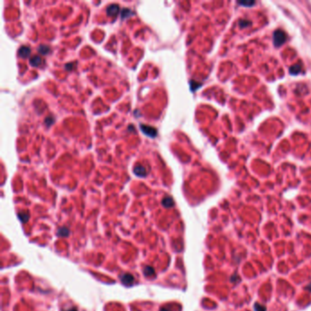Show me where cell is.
<instances>
[{
  "label": "cell",
  "mask_w": 311,
  "mask_h": 311,
  "mask_svg": "<svg viewBox=\"0 0 311 311\" xmlns=\"http://www.w3.org/2000/svg\"><path fill=\"white\" fill-rule=\"evenodd\" d=\"M141 129L142 131V133L144 134H146L147 136L149 137H151V138H154L156 135H157V130L153 127H151V126H148V125H144V124H142L141 125Z\"/></svg>",
  "instance_id": "1"
},
{
  "label": "cell",
  "mask_w": 311,
  "mask_h": 311,
  "mask_svg": "<svg viewBox=\"0 0 311 311\" xmlns=\"http://www.w3.org/2000/svg\"><path fill=\"white\" fill-rule=\"evenodd\" d=\"M30 54V48L29 47L27 46H22L19 49H18V55L23 58V59H26L29 56Z\"/></svg>",
  "instance_id": "2"
},
{
  "label": "cell",
  "mask_w": 311,
  "mask_h": 311,
  "mask_svg": "<svg viewBox=\"0 0 311 311\" xmlns=\"http://www.w3.org/2000/svg\"><path fill=\"white\" fill-rule=\"evenodd\" d=\"M133 172H134V174H135L137 176H141V177H143V176H145V175H146V174H147V173H146V170H145V168H144L142 165H137V166H135Z\"/></svg>",
  "instance_id": "3"
},
{
  "label": "cell",
  "mask_w": 311,
  "mask_h": 311,
  "mask_svg": "<svg viewBox=\"0 0 311 311\" xmlns=\"http://www.w3.org/2000/svg\"><path fill=\"white\" fill-rule=\"evenodd\" d=\"M119 12V6L118 5H115V4H112L110 6L108 7L107 8V13L108 15L110 16H116L118 14Z\"/></svg>",
  "instance_id": "4"
},
{
  "label": "cell",
  "mask_w": 311,
  "mask_h": 311,
  "mask_svg": "<svg viewBox=\"0 0 311 311\" xmlns=\"http://www.w3.org/2000/svg\"><path fill=\"white\" fill-rule=\"evenodd\" d=\"M121 281L123 284H125L126 286H130L132 285L134 281V277L130 275V274H125L123 277H121Z\"/></svg>",
  "instance_id": "5"
},
{
  "label": "cell",
  "mask_w": 311,
  "mask_h": 311,
  "mask_svg": "<svg viewBox=\"0 0 311 311\" xmlns=\"http://www.w3.org/2000/svg\"><path fill=\"white\" fill-rule=\"evenodd\" d=\"M275 39H276V44L280 45L281 43H283V42L285 41V39H286V36H285V34H284L282 31H277V32H276Z\"/></svg>",
  "instance_id": "6"
},
{
  "label": "cell",
  "mask_w": 311,
  "mask_h": 311,
  "mask_svg": "<svg viewBox=\"0 0 311 311\" xmlns=\"http://www.w3.org/2000/svg\"><path fill=\"white\" fill-rule=\"evenodd\" d=\"M163 205L165 207H172L174 205V200L172 197H165L163 199Z\"/></svg>",
  "instance_id": "7"
},
{
  "label": "cell",
  "mask_w": 311,
  "mask_h": 311,
  "mask_svg": "<svg viewBox=\"0 0 311 311\" xmlns=\"http://www.w3.org/2000/svg\"><path fill=\"white\" fill-rule=\"evenodd\" d=\"M30 64L34 67H37V66H39L41 64V59L40 57L38 56H34L30 59Z\"/></svg>",
  "instance_id": "8"
},
{
  "label": "cell",
  "mask_w": 311,
  "mask_h": 311,
  "mask_svg": "<svg viewBox=\"0 0 311 311\" xmlns=\"http://www.w3.org/2000/svg\"><path fill=\"white\" fill-rule=\"evenodd\" d=\"M69 234H70L69 229L66 228V227L59 228V232H58V235H59V237H67V236H69Z\"/></svg>",
  "instance_id": "9"
},
{
  "label": "cell",
  "mask_w": 311,
  "mask_h": 311,
  "mask_svg": "<svg viewBox=\"0 0 311 311\" xmlns=\"http://www.w3.org/2000/svg\"><path fill=\"white\" fill-rule=\"evenodd\" d=\"M38 51L42 54H47L49 51V47L46 46V45H41L38 47Z\"/></svg>",
  "instance_id": "10"
},
{
  "label": "cell",
  "mask_w": 311,
  "mask_h": 311,
  "mask_svg": "<svg viewBox=\"0 0 311 311\" xmlns=\"http://www.w3.org/2000/svg\"><path fill=\"white\" fill-rule=\"evenodd\" d=\"M143 272H144V274H145L146 276L151 277V276H152V275H153V273H154V270H153V268H151V267H147L146 268H144Z\"/></svg>",
  "instance_id": "11"
},
{
  "label": "cell",
  "mask_w": 311,
  "mask_h": 311,
  "mask_svg": "<svg viewBox=\"0 0 311 311\" xmlns=\"http://www.w3.org/2000/svg\"><path fill=\"white\" fill-rule=\"evenodd\" d=\"M18 217H19V219L23 223H26L28 221V219H29V215L26 213H22V214L20 213V214H18Z\"/></svg>",
  "instance_id": "12"
},
{
  "label": "cell",
  "mask_w": 311,
  "mask_h": 311,
  "mask_svg": "<svg viewBox=\"0 0 311 311\" xmlns=\"http://www.w3.org/2000/svg\"><path fill=\"white\" fill-rule=\"evenodd\" d=\"M131 15H132V11H131L130 9L125 8V9H123V10L121 11V16H122V17H126V16H129Z\"/></svg>",
  "instance_id": "13"
},
{
  "label": "cell",
  "mask_w": 311,
  "mask_h": 311,
  "mask_svg": "<svg viewBox=\"0 0 311 311\" xmlns=\"http://www.w3.org/2000/svg\"><path fill=\"white\" fill-rule=\"evenodd\" d=\"M255 311H266V308L261 306V305L255 304Z\"/></svg>",
  "instance_id": "14"
},
{
  "label": "cell",
  "mask_w": 311,
  "mask_h": 311,
  "mask_svg": "<svg viewBox=\"0 0 311 311\" xmlns=\"http://www.w3.org/2000/svg\"><path fill=\"white\" fill-rule=\"evenodd\" d=\"M306 288H307L308 290H309V291H311V284H310V285H309V286H307Z\"/></svg>",
  "instance_id": "15"
},
{
  "label": "cell",
  "mask_w": 311,
  "mask_h": 311,
  "mask_svg": "<svg viewBox=\"0 0 311 311\" xmlns=\"http://www.w3.org/2000/svg\"><path fill=\"white\" fill-rule=\"evenodd\" d=\"M65 311H77V309H76L75 308H72V309H68V310H65Z\"/></svg>",
  "instance_id": "16"
}]
</instances>
